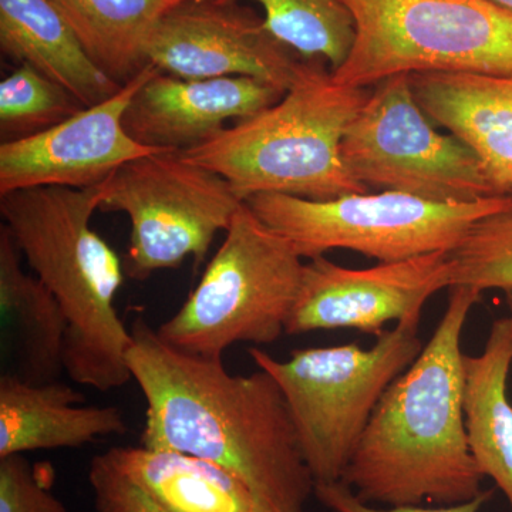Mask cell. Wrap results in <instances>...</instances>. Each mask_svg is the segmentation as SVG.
<instances>
[{
	"label": "cell",
	"mask_w": 512,
	"mask_h": 512,
	"mask_svg": "<svg viewBox=\"0 0 512 512\" xmlns=\"http://www.w3.org/2000/svg\"><path fill=\"white\" fill-rule=\"evenodd\" d=\"M421 312L359 343L293 350L285 362L258 348L249 356L274 377L284 393L299 448L315 484L342 481L357 444L387 387L423 350Z\"/></svg>",
	"instance_id": "obj_5"
},
{
	"label": "cell",
	"mask_w": 512,
	"mask_h": 512,
	"mask_svg": "<svg viewBox=\"0 0 512 512\" xmlns=\"http://www.w3.org/2000/svg\"><path fill=\"white\" fill-rule=\"evenodd\" d=\"M90 468L146 494L164 512H264L234 474L204 460L144 446L111 447Z\"/></svg>",
	"instance_id": "obj_18"
},
{
	"label": "cell",
	"mask_w": 512,
	"mask_h": 512,
	"mask_svg": "<svg viewBox=\"0 0 512 512\" xmlns=\"http://www.w3.org/2000/svg\"><path fill=\"white\" fill-rule=\"evenodd\" d=\"M86 109L63 86L28 64H19L0 83V137L22 140L63 123Z\"/></svg>",
	"instance_id": "obj_23"
},
{
	"label": "cell",
	"mask_w": 512,
	"mask_h": 512,
	"mask_svg": "<svg viewBox=\"0 0 512 512\" xmlns=\"http://www.w3.org/2000/svg\"><path fill=\"white\" fill-rule=\"evenodd\" d=\"M356 23L342 86H375L397 74L512 76V12L491 0H343Z\"/></svg>",
	"instance_id": "obj_7"
},
{
	"label": "cell",
	"mask_w": 512,
	"mask_h": 512,
	"mask_svg": "<svg viewBox=\"0 0 512 512\" xmlns=\"http://www.w3.org/2000/svg\"><path fill=\"white\" fill-rule=\"evenodd\" d=\"M147 64L181 79L242 76L286 92L302 57L238 3L185 0L148 37Z\"/></svg>",
	"instance_id": "obj_12"
},
{
	"label": "cell",
	"mask_w": 512,
	"mask_h": 512,
	"mask_svg": "<svg viewBox=\"0 0 512 512\" xmlns=\"http://www.w3.org/2000/svg\"><path fill=\"white\" fill-rule=\"evenodd\" d=\"M157 72L147 64L103 103L43 133L0 144V195L37 187H96L124 164L161 151L137 143L123 124L134 93Z\"/></svg>",
	"instance_id": "obj_13"
},
{
	"label": "cell",
	"mask_w": 512,
	"mask_h": 512,
	"mask_svg": "<svg viewBox=\"0 0 512 512\" xmlns=\"http://www.w3.org/2000/svg\"><path fill=\"white\" fill-rule=\"evenodd\" d=\"M87 55L123 86L147 66L151 32L185 0H49Z\"/></svg>",
	"instance_id": "obj_21"
},
{
	"label": "cell",
	"mask_w": 512,
	"mask_h": 512,
	"mask_svg": "<svg viewBox=\"0 0 512 512\" xmlns=\"http://www.w3.org/2000/svg\"><path fill=\"white\" fill-rule=\"evenodd\" d=\"M464 419L468 446L484 477L503 491L512 512V318L495 319L483 353L464 355Z\"/></svg>",
	"instance_id": "obj_20"
},
{
	"label": "cell",
	"mask_w": 512,
	"mask_h": 512,
	"mask_svg": "<svg viewBox=\"0 0 512 512\" xmlns=\"http://www.w3.org/2000/svg\"><path fill=\"white\" fill-rule=\"evenodd\" d=\"M79 390L57 382L30 384L0 376V458L28 451L79 448L100 437L123 436L116 406H83Z\"/></svg>",
	"instance_id": "obj_17"
},
{
	"label": "cell",
	"mask_w": 512,
	"mask_h": 512,
	"mask_svg": "<svg viewBox=\"0 0 512 512\" xmlns=\"http://www.w3.org/2000/svg\"><path fill=\"white\" fill-rule=\"evenodd\" d=\"M245 202L259 220L288 239L303 259L349 249L389 264L453 251L474 222L503 210L508 194L470 202L429 201L396 191L328 201L256 194Z\"/></svg>",
	"instance_id": "obj_8"
},
{
	"label": "cell",
	"mask_w": 512,
	"mask_h": 512,
	"mask_svg": "<svg viewBox=\"0 0 512 512\" xmlns=\"http://www.w3.org/2000/svg\"><path fill=\"white\" fill-rule=\"evenodd\" d=\"M303 258L242 204L200 284L158 336L188 355L222 360L238 343L272 345L286 333Z\"/></svg>",
	"instance_id": "obj_6"
},
{
	"label": "cell",
	"mask_w": 512,
	"mask_h": 512,
	"mask_svg": "<svg viewBox=\"0 0 512 512\" xmlns=\"http://www.w3.org/2000/svg\"><path fill=\"white\" fill-rule=\"evenodd\" d=\"M491 2L497 3V5L503 6V8L512 12V0H491Z\"/></svg>",
	"instance_id": "obj_29"
},
{
	"label": "cell",
	"mask_w": 512,
	"mask_h": 512,
	"mask_svg": "<svg viewBox=\"0 0 512 512\" xmlns=\"http://www.w3.org/2000/svg\"><path fill=\"white\" fill-rule=\"evenodd\" d=\"M0 49L63 86L84 107L103 103L123 87L87 55L49 0H0Z\"/></svg>",
	"instance_id": "obj_19"
},
{
	"label": "cell",
	"mask_w": 512,
	"mask_h": 512,
	"mask_svg": "<svg viewBox=\"0 0 512 512\" xmlns=\"http://www.w3.org/2000/svg\"><path fill=\"white\" fill-rule=\"evenodd\" d=\"M130 330L128 370L147 402L141 446L217 464L264 512H305L315 481L274 377L231 375L222 360L171 348L141 318Z\"/></svg>",
	"instance_id": "obj_1"
},
{
	"label": "cell",
	"mask_w": 512,
	"mask_h": 512,
	"mask_svg": "<svg viewBox=\"0 0 512 512\" xmlns=\"http://www.w3.org/2000/svg\"><path fill=\"white\" fill-rule=\"evenodd\" d=\"M343 163L367 190L396 191L423 200L470 202L498 197L476 154L434 127L414 97L410 74L373 86L349 124Z\"/></svg>",
	"instance_id": "obj_10"
},
{
	"label": "cell",
	"mask_w": 512,
	"mask_h": 512,
	"mask_svg": "<svg viewBox=\"0 0 512 512\" xmlns=\"http://www.w3.org/2000/svg\"><path fill=\"white\" fill-rule=\"evenodd\" d=\"M325 64L303 59L278 103L178 153L220 174L242 201L256 194L328 201L369 192L349 173L340 147L370 92L336 83Z\"/></svg>",
	"instance_id": "obj_4"
},
{
	"label": "cell",
	"mask_w": 512,
	"mask_h": 512,
	"mask_svg": "<svg viewBox=\"0 0 512 512\" xmlns=\"http://www.w3.org/2000/svg\"><path fill=\"white\" fill-rule=\"evenodd\" d=\"M222 5L244 0H214ZM264 10L266 29L296 55L323 60L333 72L348 59L356 23L343 0H249Z\"/></svg>",
	"instance_id": "obj_22"
},
{
	"label": "cell",
	"mask_w": 512,
	"mask_h": 512,
	"mask_svg": "<svg viewBox=\"0 0 512 512\" xmlns=\"http://www.w3.org/2000/svg\"><path fill=\"white\" fill-rule=\"evenodd\" d=\"M410 83L426 116L476 154L498 194H510L512 76L414 73Z\"/></svg>",
	"instance_id": "obj_15"
},
{
	"label": "cell",
	"mask_w": 512,
	"mask_h": 512,
	"mask_svg": "<svg viewBox=\"0 0 512 512\" xmlns=\"http://www.w3.org/2000/svg\"><path fill=\"white\" fill-rule=\"evenodd\" d=\"M245 201L220 174L178 151H158L124 164L101 184V212L130 220L124 272L146 281L191 256L200 265L215 237L227 232Z\"/></svg>",
	"instance_id": "obj_9"
},
{
	"label": "cell",
	"mask_w": 512,
	"mask_h": 512,
	"mask_svg": "<svg viewBox=\"0 0 512 512\" xmlns=\"http://www.w3.org/2000/svg\"><path fill=\"white\" fill-rule=\"evenodd\" d=\"M505 302H507L508 311H510V316L512 318V289L510 291H505Z\"/></svg>",
	"instance_id": "obj_28"
},
{
	"label": "cell",
	"mask_w": 512,
	"mask_h": 512,
	"mask_svg": "<svg viewBox=\"0 0 512 512\" xmlns=\"http://www.w3.org/2000/svg\"><path fill=\"white\" fill-rule=\"evenodd\" d=\"M0 325L3 376L43 384L66 372L69 322L50 289L23 269L22 254L5 225L0 228Z\"/></svg>",
	"instance_id": "obj_16"
},
{
	"label": "cell",
	"mask_w": 512,
	"mask_h": 512,
	"mask_svg": "<svg viewBox=\"0 0 512 512\" xmlns=\"http://www.w3.org/2000/svg\"><path fill=\"white\" fill-rule=\"evenodd\" d=\"M313 494L320 503L333 512H480L481 508L493 498L494 490H484L478 497L466 503L441 505L439 508H423L420 505L376 508L359 500L352 488L343 484L342 481L332 484H315Z\"/></svg>",
	"instance_id": "obj_26"
},
{
	"label": "cell",
	"mask_w": 512,
	"mask_h": 512,
	"mask_svg": "<svg viewBox=\"0 0 512 512\" xmlns=\"http://www.w3.org/2000/svg\"><path fill=\"white\" fill-rule=\"evenodd\" d=\"M55 471L23 454L0 458V512H67L53 494Z\"/></svg>",
	"instance_id": "obj_25"
},
{
	"label": "cell",
	"mask_w": 512,
	"mask_h": 512,
	"mask_svg": "<svg viewBox=\"0 0 512 512\" xmlns=\"http://www.w3.org/2000/svg\"><path fill=\"white\" fill-rule=\"evenodd\" d=\"M480 299L470 286L450 288L429 343L377 404L342 478L363 503L454 505L483 493L467 440L461 350Z\"/></svg>",
	"instance_id": "obj_2"
},
{
	"label": "cell",
	"mask_w": 512,
	"mask_h": 512,
	"mask_svg": "<svg viewBox=\"0 0 512 512\" xmlns=\"http://www.w3.org/2000/svg\"><path fill=\"white\" fill-rule=\"evenodd\" d=\"M285 93L251 77L181 79L158 70L134 93L123 124L143 146L184 151L220 134L228 121L274 106Z\"/></svg>",
	"instance_id": "obj_14"
},
{
	"label": "cell",
	"mask_w": 512,
	"mask_h": 512,
	"mask_svg": "<svg viewBox=\"0 0 512 512\" xmlns=\"http://www.w3.org/2000/svg\"><path fill=\"white\" fill-rule=\"evenodd\" d=\"M448 258L453 266L450 288L470 286L481 293L512 289V192L503 210L471 225Z\"/></svg>",
	"instance_id": "obj_24"
},
{
	"label": "cell",
	"mask_w": 512,
	"mask_h": 512,
	"mask_svg": "<svg viewBox=\"0 0 512 512\" xmlns=\"http://www.w3.org/2000/svg\"><path fill=\"white\" fill-rule=\"evenodd\" d=\"M101 184L84 190L26 188L0 195V214L20 254L62 306L66 373L99 392L131 380V330L116 308L124 262L92 228Z\"/></svg>",
	"instance_id": "obj_3"
},
{
	"label": "cell",
	"mask_w": 512,
	"mask_h": 512,
	"mask_svg": "<svg viewBox=\"0 0 512 512\" xmlns=\"http://www.w3.org/2000/svg\"><path fill=\"white\" fill-rule=\"evenodd\" d=\"M451 271L444 251L366 269L345 268L325 256L309 259L286 335L355 329L380 336L387 323L423 311L434 293L450 288Z\"/></svg>",
	"instance_id": "obj_11"
},
{
	"label": "cell",
	"mask_w": 512,
	"mask_h": 512,
	"mask_svg": "<svg viewBox=\"0 0 512 512\" xmlns=\"http://www.w3.org/2000/svg\"><path fill=\"white\" fill-rule=\"evenodd\" d=\"M96 512H164L146 494L119 478L89 468Z\"/></svg>",
	"instance_id": "obj_27"
}]
</instances>
